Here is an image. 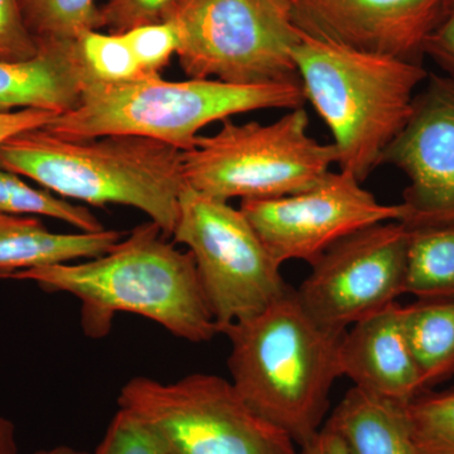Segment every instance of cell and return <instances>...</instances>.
<instances>
[{
    "label": "cell",
    "mask_w": 454,
    "mask_h": 454,
    "mask_svg": "<svg viewBox=\"0 0 454 454\" xmlns=\"http://www.w3.org/2000/svg\"><path fill=\"white\" fill-rule=\"evenodd\" d=\"M153 221L131 230L109 253L94 259L16 271L3 278L66 293L82 303L85 336L103 339L118 313L152 319L188 342L219 333L192 254L182 252Z\"/></svg>",
    "instance_id": "cell-1"
},
{
    "label": "cell",
    "mask_w": 454,
    "mask_h": 454,
    "mask_svg": "<svg viewBox=\"0 0 454 454\" xmlns=\"http://www.w3.org/2000/svg\"><path fill=\"white\" fill-rule=\"evenodd\" d=\"M0 167L62 199L137 208L168 238L186 186L182 151L129 134L71 139L46 128L23 131L0 145Z\"/></svg>",
    "instance_id": "cell-2"
},
{
    "label": "cell",
    "mask_w": 454,
    "mask_h": 454,
    "mask_svg": "<svg viewBox=\"0 0 454 454\" xmlns=\"http://www.w3.org/2000/svg\"><path fill=\"white\" fill-rule=\"evenodd\" d=\"M223 334L231 345L232 385L247 404L298 447L309 443L324 428L331 389L340 376L343 334L319 327L292 289Z\"/></svg>",
    "instance_id": "cell-3"
},
{
    "label": "cell",
    "mask_w": 454,
    "mask_h": 454,
    "mask_svg": "<svg viewBox=\"0 0 454 454\" xmlns=\"http://www.w3.org/2000/svg\"><path fill=\"white\" fill-rule=\"evenodd\" d=\"M293 59L306 101L333 133L337 166L364 184L404 127L428 71L301 32Z\"/></svg>",
    "instance_id": "cell-4"
},
{
    "label": "cell",
    "mask_w": 454,
    "mask_h": 454,
    "mask_svg": "<svg viewBox=\"0 0 454 454\" xmlns=\"http://www.w3.org/2000/svg\"><path fill=\"white\" fill-rule=\"evenodd\" d=\"M304 103L300 83L234 85L219 80L167 82L162 76L104 83L90 77L79 106L44 128L71 139L145 137L184 152L211 122L256 110L298 109Z\"/></svg>",
    "instance_id": "cell-5"
},
{
    "label": "cell",
    "mask_w": 454,
    "mask_h": 454,
    "mask_svg": "<svg viewBox=\"0 0 454 454\" xmlns=\"http://www.w3.org/2000/svg\"><path fill=\"white\" fill-rule=\"evenodd\" d=\"M212 136H199L182 152L188 187L215 200H267L316 186L337 164L333 145L309 134V114L289 110L270 124L221 121Z\"/></svg>",
    "instance_id": "cell-6"
},
{
    "label": "cell",
    "mask_w": 454,
    "mask_h": 454,
    "mask_svg": "<svg viewBox=\"0 0 454 454\" xmlns=\"http://www.w3.org/2000/svg\"><path fill=\"white\" fill-rule=\"evenodd\" d=\"M160 20L175 26L190 79L301 85L293 59L301 31L286 0H176Z\"/></svg>",
    "instance_id": "cell-7"
},
{
    "label": "cell",
    "mask_w": 454,
    "mask_h": 454,
    "mask_svg": "<svg viewBox=\"0 0 454 454\" xmlns=\"http://www.w3.org/2000/svg\"><path fill=\"white\" fill-rule=\"evenodd\" d=\"M118 403L154 433L166 454H298L286 432L255 413L231 381L212 373L173 382L137 376Z\"/></svg>",
    "instance_id": "cell-8"
},
{
    "label": "cell",
    "mask_w": 454,
    "mask_h": 454,
    "mask_svg": "<svg viewBox=\"0 0 454 454\" xmlns=\"http://www.w3.org/2000/svg\"><path fill=\"white\" fill-rule=\"evenodd\" d=\"M175 243L187 247L219 333L259 315L291 291L243 211L197 192L179 196Z\"/></svg>",
    "instance_id": "cell-9"
},
{
    "label": "cell",
    "mask_w": 454,
    "mask_h": 454,
    "mask_svg": "<svg viewBox=\"0 0 454 454\" xmlns=\"http://www.w3.org/2000/svg\"><path fill=\"white\" fill-rule=\"evenodd\" d=\"M409 231L402 221L364 227L331 245L295 291L319 327L343 334L405 294Z\"/></svg>",
    "instance_id": "cell-10"
},
{
    "label": "cell",
    "mask_w": 454,
    "mask_h": 454,
    "mask_svg": "<svg viewBox=\"0 0 454 454\" xmlns=\"http://www.w3.org/2000/svg\"><path fill=\"white\" fill-rule=\"evenodd\" d=\"M240 210L280 265L288 260L313 264L345 236L405 216L402 203L379 202L343 170H331L316 186L294 195L244 200Z\"/></svg>",
    "instance_id": "cell-11"
},
{
    "label": "cell",
    "mask_w": 454,
    "mask_h": 454,
    "mask_svg": "<svg viewBox=\"0 0 454 454\" xmlns=\"http://www.w3.org/2000/svg\"><path fill=\"white\" fill-rule=\"evenodd\" d=\"M409 184L403 193L408 226L454 221V79L429 74L403 129L381 155Z\"/></svg>",
    "instance_id": "cell-12"
},
{
    "label": "cell",
    "mask_w": 454,
    "mask_h": 454,
    "mask_svg": "<svg viewBox=\"0 0 454 454\" xmlns=\"http://www.w3.org/2000/svg\"><path fill=\"white\" fill-rule=\"evenodd\" d=\"M304 35L423 64L424 42L447 0H286Z\"/></svg>",
    "instance_id": "cell-13"
},
{
    "label": "cell",
    "mask_w": 454,
    "mask_h": 454,
    "mask_svg": "<svg viewBox=\"0 0 454 454\" xmlns=\"http://www.w3.org/2000/svg\"><path fill=\"white\" fill-rule=\"evenodd\" d=\"M339 366L357 389L397 404L426 393L406 336L404 306L397 301L343 333Z\"/></svg>",
    "instance_id": "cell-14"
},
{
    "label": "cell",
    "mask_w": 454,
    "mask_h": 454,
    "mask_svg": "<svg viewBox=\"0 0 454 454\" xmlns=\"http://www.w3.org/2000/svg\"><path fill=\"white\" fill-rule=\"evenodd\" d=\"M26 61H0V113L41 109L65 114L77 107L90 74L76 41L38 42Z\"/></svg>",
    "instance_id": "cell-15"
},
{
    "label": "cell",
    "mask_w": 454,
    "mask_h": 454,
    "mask_svg": "<svg viewBox=\"0 0 454 454\" xmlns=\"http://www.w3.org/2000/svg\"><path fill=\"white\" fill-rule=\"evenodd\" d=\"M125 232L59 234L32 216L0 214V279L31 269L94 259L109 253Z\"/></svg>",
    "instance_id": "cell-16"
},
{
    "label": "cell",
    "mask_w": 454,
    "mask_h": 454,
    "mask_svg": "<svg viewBox=\"0 0 454 454\" xmlns=\"http://www.w3.org/2000/svg\"><path fill=\"white\" fill-rule=\"evenodd\" d=\"M348 454H417L406 405L352 387L325 422Z\"/></svg>",
    "instance_id": "cell-17"
},
{
    "label": "cell",
    "mask_w": 454,
    "mask_h": 454,
    "mask_svg": "<svg viewBox=\"0 0 454 454\" xmlns=\"http://www.w3.org/2000/svg\"><path fill=\"white\" fill-rule=\"evenodd\" d=\"M409 345L430 391L454 376V300H417L404 306Z\"/></svg>",
    "instance_id": "cell-18"
},
{
    "label": "cell",
    "mask_w": 454,
    "mask_h": 454,
    "mask_svg": "<svg viewBox=\"0 0 454 454\" xmlns=\"http://www.w3.org/2000/svg\"><path fill=\"white\" fill-rule=\"evenodd\" d=\"M405 226V294L417 300H454V221Z\"/></svg>",
    "instance_id": "cell-19"
},
{
    "label": "cell",
    "mask_w": 454,
    "mask_h": 454,
    "mask_svg": "<svg viewBox=\"0 0 454 454\" xmlns=\"http://www.w3.org/2000/svg\"><path fill=\"white\" fill-rule=\"evenodd\" d=\"M0 214L14 216L51 217L76 227L82 232L104 230L100 220L83 206L53 196L50 191L33 188L20 176L0 167Z\"/></svg>",
    "instance_id": "cell-20"
},
{
    "label": "cell",
    "mask_w": 454,
    "mask_h": 454,
    "mask_svg": "<svg viewBox=\"0 0 454 454\" xmlns=\"http://www.w3.org/2000/svg\"><path fill=\"white\" fill-rule=\"evenodd\" d=\"M29 33L37 42L76 41L101 28L97 0H18Z\"/></svg>",
    "instance_id": "cell-21"
},
{
    "label": "cell",
    "mask_w": 454,
    "mask_h": 454,
    "mask_svg": "<svg viewBox=\"0 0 454 454\" xmlns=\"http://www.w3.org/2000/svg\"><path fill=\"white\" fill-rule=\"evenodd\" d=\"M417 454H454V390L426 391L406 405Z\"/></svg>",
    "instance_id": "cell-22"
},
{
    "label": "cell",
    "mask_w": 454,
    "mask_h": 454,
    "mask_svg": "<svg viewBox=\"0 0 454 454\" xmlns=\"http://www.w3.org/2000/svg\"><path fill=\"white\" fill-rule=\"evenodd\" d=\"M77 44L90 76L97 82L125 83L149 76L122 35L88 31L77 38Z\"/></svg>",
    "instance_id": "cell-23"
},
{
    "label": "cell",
    "mask_w": 454,
    "mask_h": 454,
    "mask_svg": "<svg viewBox=\"0 0 454 454\" xmlns=\"http://www.w3.org/2000/svg\"><path fill=\"white\" fill-rule=\"evenodd\" d=\"M121 35L133 51L143 73L149 76H160L172 56L177 53V31L172 23L166 20L134 27Z\"/></svg>",
    "instance_id": "cell-24"
},
{
    "label": "cell",
    "mask_w": 454,
    "mask_h": 454,
    "mask_svg": "<svg viewBox=\"0 0 454 454\" xmlns=\"http://www.w3.org/2000/svg\"><path fill=\"white\" fill-rule=\"evenodd\" d=\"M92 454H166L153 432L139 418L119 408Z\"/></svg>",
    "instance_id": "cell-25"
},
{
    "label": "cell",
    "mask_w": 454,
    "mask_h": 454,
    "mask_svg": "<svg viewBox=\"0 0 454 454\" xmlns=\"http://www.w3.org/2000/svg\"><path fill=\"white\" fill-rule=\"evenodd\" d=\"M173 2L176 0H106L100 7L101 28L121 35L134 27L160 22Z\"/></svg>",
    "instance_id": "cell-26"
},
{
    "label": "cell",
    "mask_w": 454,
    "mask_h": 454,
    "mask_svg": "<svg viewBox=\"0 0 454 454\" xmlns=\"http://www.w3.org/2000/svg\"><path fill=\"white\" fill-rule=\"evenodd\" d=\"M40 46L27 28L18 0H0V61H26Z\"/></svg>",
    "instance_id": "cell-27"
},
{
    "label": "cell",
    "mask_w": 454,
    "mask_h": 454,
    "mask_svg": "<svg viewBox=\"0 0 454 454\" xmlns=\"http://www.w3.org/2000/svg\"><path fill=\"white\" fill-rule=\"evenodd\" d=\"M424 57L454 79V0H447L441 16L424 42Z\"/></svg>",
    "instance_id": "cell-28"
},
{
    "label": "cell",
    "mask_w": 454,
    "mask_h": 454,
    "mask_svg": "<svg viewBox=\"0 0 454 454\" xmlns=\"http://www.w3.org/2000/svg\"><path fill=\"white\" fill-rule=\"evenodd\" d=\"M59 114L41 109H20L16 112L0 113V145L23 133L49 125Z\"/></svg>",
    "instance_id": "cell-29"
},
{
    "label": "cell",
    "mask_w": 454,
    "mask_h": 454,
    "mask_svg": "<svg viewBox=\"0 0 454 454\" xmlns=\"http://www.w3.org/2000/svg\"><path fill=\"white\" fill-rule=\"evenodd\" d=\"M298 454H348L345 444L331 430L322 428L309 443L300 447Z\"/></svg>",
    "instance_id": "cell-30"
},
{
    "label": "cell",
    "mask_w": 454,
    "mask_h": 454,
    "mask_svg": "<svg viewBox=\"0 0 454 454\" xmlns=\"http://www.w3.org/2000/svg\"><path fill=\"white\" fill-rule=\"evenodd\" d=\"M0 454H18L16 427L3 417H0Z\"/></svg>",
    "instance_id": "cell-31"
},
{
    "label": "cell",
    "mask_w": 454,
    "mask_h": 454,
    "mask_svg": "<svg viewBox=\"0 0 454 454\" xmlns=\"http://www.w3.org/2000/svg\"><path fill=\"white\" fill-rule=\"evenodd\" d=\"M32 454H89L86 452H82V450H74V448H71L68 446H57L51 448V450H37V452Z\"/></svg>",
    "instance_id": "cell-32"
}]
</instances>
